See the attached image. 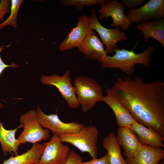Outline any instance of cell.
Returning a JSON list of instances; mask_svg holds the SVG:
<instances>
[{
	"mask_svg": "<svg viewBox=\"0 0 164 164\" xmlns=\"http://www.w3.org/2000/svg\"><path fill=\"white\" fill-rule=\"evenodd\" d=\"M92 29L90 28V21L88 16H80L77 26L73 28L65 39L59 46L62 52L78 47L89 33Z\"/></svg>",
	"mask_w": 164,
	"mask_h": 164,
	"instance_id": "cell-12",
	"label": "cell"
},
{
	"mask_svg": "<svg viewBox=\"0 0 164 164\" xmlns=\"http://www.w3.org/2000/svg\"><path fill=\"white\" fill-rule=\"evenodd\" d=\"M135 120L164 137V82L140 76L118 77L110 88Z\"/></svg>",
	"mask_w": 164,
	"mask_h": 164,
	"instance_id": "cell-1",
	"label": "cell"
},
{
	"mask_svg": "<svg viewBox=\"0 0 164 164\" xmlns=\"http://www.w3.org/2000/svg\"><path fill=\"white\" fill-rule=\"evenodd\" d=\"M38 121L40 125L46 129L50 130L53 135L60 136L76 133L85 126L75 121L66 123L62 121L57 114H46L37 106L36 110Z\"/></svg>",
	"mask_w": 164,
	"mask_h": 164,
	"instance_id": "cell-8",
	"label": "cell"
},
{
	"mask_svg": "<svg viewBox=\"0 0 164 164\" xmlns=\"http://www.w3.org/2000/svg\"><path fill=\"white\" fill-rule=\"evenodd\" d=\"M99 133L94 126H84L78 132L73 134L61 135L59 137L63 142L73 145L81 152H88L92 159L97 158V144Z\"/></svg>",
	"mask_w": 164,
	"mask_h": 164,
	"instance_id": "cell-4",
	"label": "cell"
},
{
	"mask_svg": "<svg viewBox=\"0 0 164 164\" xmlns=\"http://www.w3.org/2000/svg\"><path fill=\"white\" fill-rule=\"evenodd\" d=\"M45 147L36 164H65L70 153V148L64 145L58 136L54 135L44 143Z\"/></svg>",
	"mask_w": 164,
	"mask_h": 164,
	"instance_id": "cell-10",
	"label": "cell"
},
{
	"mask_svg": "<svg viewBox=\"0 0 164 164\" xmlns=\"http://www.w3.org/2000/svg\"><path fill=\"white\" fill-rule=\"evenodd\" d=\"M164 157V150L139 143L134 156L125 160L126 164H158Z\"/></svg>",
	"mask_w": 164,
	"mask_h": 164,
	"instance_id": "cell-15",
	"label": "cell"
},
{
	"mask_svg": "<svg viewBox=\"0 0 164 164\" xmlns=\"http://www.w3.org/2000/svg\"><path fill=\"white\" fill-rule=\"evenodd\" d=\"M122 3L130 10L136 8L137 6L145 3V0H123Z\"/></svg>",
	"mask_w": 164,
	"mask_h": 164,
	"instance_id": "cell-27",
	"label": "cell"
},
{
	"mask_svg": "<svg viewBox=\"0 0 164 164\" xmlns=\"http://www.w3.org/2000/svg\"><path fill=\"white\" fill-rule=\"evenodd\" d=\"M116 137L123 149L124 155L127 158H132L139 143L136 134L128 127H119Z\"/></svg>",
	"mask_w": 164,
	"mask_h": 164,
	"instance_id": "cell-18",
	"label": "cell"
},
{
	"mask_svg": "<svg viewBox=\"0 0 164 164\" xmlns=\"http://www.w3.org/2000/svg\"><path fill=\"white\" fill-rule=\"evenodd\" d=\"M22 0H11L10 13L6 20L0 23V30L10 26L15 28L17 27V16L19 8L23 2Z\"/></svg>",
	"mask_w": 164,
	"mask_h": 164,
	"instance_id": "cell-22",
	"label": "cell"
},
{
	"mask_svg": "<svg viewBox=\"0 0 164 164\" xmlns=\"http://www.w3.org/2000/svg\"><path fill=\"white\" fill-rule=\"evenodd\" d=\"M136 29L142 32L144 40L154 39L164 46V19L151 20L137 24Z\"/></svg>",
	"mask_w": 164,
	"mask_h": 164,
	"instance_id": "cell-17",
	"label": "cell"
},
{
	"mask_svg": "<svg viewBox=\"0 0 164 164\" xmlns=\"http://www.w3.org/2000/svg\"><path fill=\"white\" fill-rule=\"evenodd\" d=\"M81 164H111L108 154L99 159H92L86 162H82Z\"/></svg>",
	"mask_w": 164,
	"mask_h": 164,
	"instance_id": "cell-26",
	"label": "cell"
},
{
	"mask_svg": "<svg viewBox=\"0 0 164 164\" xmlns=\"http://www.w3.org/2000/svg\"><path fill=\"white\" fill-rule=\"evenodd\" d=\"M128 128L136 134L141 144L156 149L164 147V137L154 129L147 128L136 121Z\"/></svg>",
	"mask_w": 164,
	"mask_h": 164,
	"instance_id": "cell-16",
	"label": "cell"
},
{
	"mask_svg": "<svg viewBox=\"0 0 164 164\" xmlns=\"http://www.w3.org/2000/svg\"><path fill=\"white\" fill-rule=\"evenodd\" d=\"M19 121L24 128L17 138L20 145L27 142L34 144L43 140L46 141L49 138L50 131L43 129L39 124L36 111L32 110L21 115Z\"/></svg>",
	"mask_w": 164,
	"mask_h": 164,
	"instance_id": "cell-5",
	"label": "cell"
},
{
	"mask_svg": "<svg viewBox=\"0 0 164 164\" xmlns=\"http://www.w3.org/2000/svg\"><path fill=\"white\" fill-rule=\"evenodd\" d=\"M4 46L3 45H0V75L3 71L7 68L10 67H19V65L14 63H12L10 65L6 64L2 61L1 56V53ZM3 106V105L0 103V108H2Z\"/></svg>",
	"mask_w": 164,
	"mask_h": 164,
	"instance_id": "cell-28",
	"label": "cell"
},
{
	"mask_svg": "<svg viewBox=\"0 0 164 164\" xmlns=\"http://www.w3.org/2000/svg\"><path fill=\"white\" fill-rule=\"evenodd\" d=\"M107 94L103 96L101 101L106 103L112 110L119 127H128L136 121L128 110L112 93L110 88L106 90Z\"/></svg>",
	"mask_w": 164,
	"mask_h": 164,
	"instance_id": "cell-14",
	"label": "cell"
},
{
	"mask_svg": "<svg viewBox=\"0 0 164 164\" xmlns=\"http://www.w3.org/2000/svg\"><path fill=\"white\" fill-rule=\"evenodd\" d=\"M105 0H62L60 2L67 6H73L81 11L84 7L91 6L97 4L100 5Z\"/></svg>",
	"mask_w": 164,
	"mask_h": 164,
	"instance_id": "cell-23",
	"label": "cell"
},
{
	"mask_svg": "<svg viewBox=\"0 0 164 164\" xmlns=\"http://www.w3.org/2000/svg\"><path fill=\"white\" fill-rule=\"evenodd\" d=\"M152 43L150 41L147 48L139 53H136L133 50H116L114 55L107 56L101 63L100 67L102 68H118L127 76H129L135 72V65L136 64L149 67L151 60V56L154 51Z\"/></svg>",
	"mask_w": 164,
	"mask_h": 164,
	"instance_id": "cell-2",
	"label": "cell"
},
{
	"mask_svg": "<svg viewBox=\"0 0 164 164\" xmlns=\"http://www.w3.org/2000/svg\"><path fill=\"white\" fill-rule=\"evenodd\" d=\"M100 5L98 19H108L111 17L112 19L111 27L115 28L120 26L123 31L128 30L131 27V20L125 13L122 2L117 0H105Z\"/></svg>",
	"mask_w": 164,
	"mask_h": 164,
	"instance_id": "cell-9",
	"label": "cell"
},
{
	"mask_svg": "<svg viewBox=\"0 0 164 164\" xmlns=\"http://www.w3.org/2000/svg\"><path fill=\"white\" fill-rule=\"evenodd\" d=\"M23 127V125L21 124L14 129L7 130L4 128L0 120V142L4 156L7 155L8 152L11 154L13 153L15 156L19 155L20 144L15 135L18 130Z\"/></svg>",
	"mask_w": 164,
	"mask_h": 164,
	"instance_id": "cell-19",
	"label": "cell"
},
{
	"mask_svg": "<svg viewBox=\"0 0 164 164\" xmlns=\"http://www.w3.org/2000/svg\"><path fill=\"white\" fill-rule=\"evenodd\" d=\"M77 48L79 51L86 58L101 63L108 56L103 44L93 30L89 33Z\"/></svg>",
	"mask_w": 164,
	"mask_h": 164,
	"instance_id": "cell-13",
	"label": "cell"
},
{
	"mask_svg": "<svg viewBox=\"0 0 164 164\" xmlns=\"http://www.w3.org/2000/svg\"><path fill=\"white\" fill-rule=\"evenodd\" d=\"M74 82L77 98L83 112L91 110L101 101L104 96L102 87L93 78L81 75L76 77Z\"/></svg>",
	"mask_w": 164,
	"mask_h": 164,
	"instance_id": "cell-3",
	"label": "cell"
},
{
	"mask_svg": "<svg viewBox=\"0 0 164 164\" xmlns=\"http://www.w3.org/2000/svg\"><path fill=\"white\" fill-rule=\"evenodd\" d=\"M11 1L2 0L0 2V22L2 21L5 15L10 12Z\"/></svg>",
	"mask_w": 164,
	"mask_h": 164,
	"instance_id": "cell-24",
	"label": "cell"
},
{
	"mask_svg": "<svg viewBox=\"0 0 164 164\" xmlns=\"http://www.w3.org/2000/svg\"><path fill=\"white\" fill-rule=\"evenodd\" d=\"M102 145L108 154L111 164H126L121 154V146L114 133L110 132L104 137Z\"/></svg>",
	"mask_w": 164,
	"mask_h": 164,
	"instance_id": "cell-21",
	"label": "cell"
},
{
	"mask_svg": "<svg viewBox=\"0 0 164 164\" xmlns=\"http://www.w3.org/2000/svg\"><path fill=\"white\" fill-rule=\"evenodd\" d=\"M127 15L131 23L164 19V0H150L143 5L129 10Z\"/></svg>",
	"mask_w": 164,
	"mask_h": 164,
	"instance_id": "cell-11",
	"label": "cell"
},
{
	"mask_svg": "<svg viewBox=\"0 0 164 164\" xmlns=\"http://www.w3.org/2000/svg\"><path fill=\"white\" fill-rule=\"evenodd\" d=\"M45 147L43 144H34L31 149L26 152L12 156L0 164H36L39 160Z\"/></svg>",
	"mask_w": 164,
	"mask_h": 164,
	"instance_id": "cell-20",
	"label": "cell"
},
{
	"mask_svg": "<svg viewBox=\"0 0 164 164\" xmlns=\"http://www.w3.org/2000/svg\"><path fill=\"white\" fill-rule=\"evenodd\" d=\"M90 12L91 14L88 16L90 28L99 35L103 44L106 46L105 50L107 55L114 53L115 50L119 49L117 46L118 43L127 40L125 32L120 30L119 27L108 29L104 27L99 22L96 10L92 9Z\"/></svg>",
	"mask_w": 164,
	"mask_h": 164,
	"instance_id": "cell-6",
	"label": "cell"
},
{
	"mask_svg": "<svg viewBox=\"0 0 164 164\" xmlns=\"http://www.w3.org/2000/svg\"><path fill=\"white\" fill-rule=\"evenodd\" d=\"M0 2H1V0H0Z\"/></svg>",
	"mask_w": 164,
	"mask_h": 164,
	"instance_id": "cell-30",
	"label": "cell"
},
{
	"mask_svg": "<svg viewBox=\"0 0 164 164\" xmlns=\"http://www.w3.org/2000/svg\"><path fill=\"white\" fill-rule=\"evenodd\" d=\"M162 161L161 162V163H160L159 164H164V158H163L162 159Z\"/></svg>",
	"mask_w": 164,
	"mask_h": 164,
	"instance_id": "cell-29",
	"label": "cell"
},
{
	"mask_svg": "<svg viewBox=\"0 0 164 164\" xmlns=\"http://www.w3.org/2000/svg\"><path fill=\"white\" fill-rule=\"evenodd\" d=\"M71 79L70 71L68 70L61 76L56 74L50 76L43 75L40 77V81L43 84L56 87L69 108L73 109L78 107L80 105Z\"/></svg>",
	"mask_w": 164,
	"mask_h": 164,
	"instance_id": "cell-7",
	"label": "cell"
},
{
	"mask_svg": "<svg viewBox=\"0 0 164 164\" xmlns=\"http://www.w3.org/2000/svg\"><path fill=\"white\" fill-rule=\"evenodd\" d=\"M82 158L73 150L70 151L68 158L65 164H81Z\"/></svg>",
	"mask_w": 164,
	"mask_h": 164,
	"instance_id": "cell-25",
	"label": "cell"
}]
</instances>
